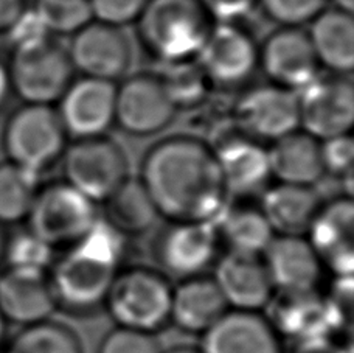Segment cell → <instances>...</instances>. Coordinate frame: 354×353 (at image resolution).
Listing matches in <instances>:
<instances>
[{
  "label": "cell",
  "instance_id": "obj_1",
  "mask_svg": "<svg viewBox=\"0 0 354 353\" xmlns=\"http://www.w3.org/2000/svg\"><path fill=\"white\" fill-rule=\"evenodd\" d=\"M140 182L168 223H214L229 193L214 150L194 136H171L143 157Z\"/></svg>",
  "mask_w": 354,
  "mask_h": 353
},
{
  "label": "cell",
  "instance_id": "obj_2",
  "mask_svg": "<svg viewBox=\"0 0 354 353\" xmlns=\"http://www.w3.org/2000/svg\"><path fill=\"white\" fill-rule=\"evenodd\" d=\"M126 254V237L103 218L48 269L56 308L84 316L104 308Z\"/></svg>",
  "mask_w": 354,
  "mask_h": 353
},
{
  "label": "cell",
  "instance_id": "obj_3",
  "mask_svg": "<svg viewBox=\"0 0 354 353\" xmlns=\"http://www.w3.org/2000/svg\"><path fill=\"white\" fill-rule=\"evenodd\" d=\"M137 25L145 48L174 64L198 60L214 24L199 0H149Z\"/></svg>",
  "mask_w": 354,
  "mask_h": 353
},
{
  "label": "cell",
  "instance_id": "obj_4",
  "mask_svg": "<svg viewBox=\"0 0 354 353\" xmlns=\"http://www.w3.org/2000/svg\"><path fill=\"white\" fill-rule=\"evenodd\" d=\"M173 287L154 268L120 269L104 300L117 327L156 335L171 324Z\"/></svg>",
  "mask_w": 354,
  "mask_h": 353
},
{
  "label": "cell",
  "instance_id": "obj_5",
  "mask_svg": "<svg viewBox=\"0 0 354 353\" xmlns=\"http://www.w3.org/2000/svg\"><path fill=\"white\" fill-rule=\"evenodd\" d=\"M11 92L25 105L53 106L73 81V66L67 47L47 37L31 46L12 48L6 64Z\"/></svg>",
  "mask_w": 354,
  "mask_h": 353
},
{
  "label": "cell",
  "instance_id": "obj_6",
  "mask_svg": "<svg viewBox=\"0 0 354 353\" xmlns=\"http://www.w3.org/2000/svg\"><path fill=\"white\" fill-rule=\"evenodd\" d=\"M0 141L6 161L41 174L64 154L67 132L53 106L24 103L6 118Z\"/></svg>",
  "mask_w": 354,
  "mask_h": 353
},
{
  "label": "cell",
  "instance_id": "obj_7",
  "mask_svg": "<svg viewBox=\"0 0 354 353\" xmlns=\"http://www.w3.org/2000/svg\"><path fill=\"white\" fill-rule=\"evenodd\" d=\"M97 204L67 182L41 187L28 213V230L56 249L78 243L98 221Z\"/></svg>",
  "mask_w": 354,
  "mask_h": 353
},
{
  "label": "cell",
  "instance_id": "obj_8",
  "mask_svg": "<svg viewBox=\"0 0 354 353\" xmlns=\"http://www.w3.org/2000/svg\"><path fill=\"white\" fill-rule=\"evenodd\" d=\"M64 182L92 203H104L129 176L123 147L106 136L78 138L62 154Z\"/></svg>",
  "mask_w": 354,
  "mask_h": 353
},
{
  "label": "cell",
  "instance_id": "obj_9",
  "mask_svg": "<svg viewBox=\"0 0 354 353\" xmlns=\"http://www.w3.org/2000/svg\"><path fill=\"white\" fill-rule=\"evenodd\" d=\"M219 246L214 223H168L154 239L153 257L159 273L185 280L216 263Z\"/></svg>",
  "mask_w": 354,
  "mask_h": 353
},
{
  "label": "cell",
  "instance_id": "obj_10",
  "mask_svg": "<svg viewBox=\"0 0 354 353\" xmlns=\"http://www.w3.org/2000/svg\"><path fill=\"white\" fill-rule=\"evenodd\" d=\"M297 97L301 131L320 142L350 134L354 123V87L348 75H319Z\"/></svg>",
  "mask_w": 354,
  "mask_h": 353
},
{
  "label": "cell",
  "instance_id": "obj_11",
  "mask_svg": "<svg viewBox=\"0 0 354 353\" xmlns=\"http://www.w3.org/2000/svg\"><path fill=\"white\" fill-rule=\"evenodd\" d=\"M179 112L159 75L138 73L126 78L115 92V123L136 137L159 134Z\"/></svg>",
  "mask_w": 354,
  "mask_h": 353
},
{
  "label": "cell",
  "instance_id": "obj_12",
  "mask_svg": "<svg viewBox=\"0 0 354 353\" xmlns=\"http://www.w3.org/2000/svg\"><path fill=\"white\" fill-rule=\"evenodd\" d=\"M67 52L73 71L84 78L115 83L132 66V44L124 28L95 19L72 36Z\"/></svg>",
  "mask_w": 354,
  "mask_h": 353
},
{
  "label": "cell",
  "instance_id": "obj_13",
  "mask_svg": "<svg viewBox=\"0 0 354 353\" xmlns=\"http://www.w3.org/2000/svg\"><path fill=\"white\" fill-rule=\"evenodd\" d=\"M233 120L245 137L272 143L300 129L299 97L274 84L252 87L239 97Z\"/></svg>",
  "mask_w": 354,
  "mask_h": 353
},
{
  "label": "cell",
  "instance_id": "obj_14",
  "mask_svg": "<svg viewBox=\"0 0 354 353\" xmlns=\"http://www.w3.org/2000/svg\"><path fill=\"white\" fill-rule=\"evenodd\" d=\"M198 62L210 84L236 87L248 83L260 66V47L238 24H216Z\"/></svg>",
  "mask_w": 354,
  "mask_h": 353
},
{
  "label": "cell",
  "instance_id": "obj_15",
  "mask_svg": "<svg viewBox=\"0 0 354 353\" xmlns=\"http://www.w3.org/2000/svg\"><path fill=\"white\" fill-rule=\"evenodd\" d=\"M260 67L270 84L299 93L319 77L320 64L306 31L280 27L260 47Z\"/></svg>",
  "mask_w": 354,
  "mask_h": 353
},
{
  "label": "cell",
  "instance_id": "obj_16",
  "mask_svg": "<svg viewBox=\"0 0 354 353\" xmlns=\"http://www.w3.org/2000/svg\"><path fill=\"white\" fill-rule=\"evenodd\" d=\"M266 310V319L278 336L295 344L331 338L336 332L326 296L311 291H275Z\"/></svg>",
  "mask_w": 354,
  "mask_h": 353
},
{
  "label": "cell",
  "instance_id": "obj_17",
  "mask_svg": "<svg viewBox=\"0 0 354 353\" xmlns=\"http://www.w3.org/2000/svg\"><path fill=\"white\" fill-rule=\"evenodd\" d=\"M324 268L345 279L354 273V207L351 197L322 204L306 235Z\"/></svg>",
  "mask_w": 354,
  "mask_h": 353
},
{
  "label": "cell",
  "instance_id": "obj_18",
  "mask_svg": "<svg viewBox=\"0 0 354 353\" xmlns=\"http://www.w3.org/2000/svg\"><path fill=\"white\" fill-rule=\"evenodd\" d=\"M115 83L84 77L68 86L56 109L67 136H106L115 123Z\"/></svg>",
  "mask_w": 354,
  "mask_h": 353
},
{
  "label": "cell",
  "instance_id": "obj_19",
  "mask_svg": "<svg viewBox=\"0 0 354 353\" xmlns=\"http://www.w3.org/2000/svg\"><path fill=\"white\" fill-rule=\"evenodd\" d=\"M213 280L230 310L263 311L275 293L261 255L227 251L214 263Z\"/></svg>",
  "mask_w": 354,
  "mask_h": 353
},
{
  "label": "cell",
  "instance_id": "obj_20",
  "mask_svg": "<svg viewBox=\"0 0 354 353\" xmlns=\"http://www.w3.org/2000/svg\"><path fill=\"white\" fill-rule=\"evenodd\" d=\"M56 310L46 271L5 268L0 273V313L6 323L28 327L52 319Z\"/></svg>",
  "mask_w": 354,
  "mask_h": 353
},
{
  "label": "cell",
  "instance_id": "obj_21",
  "mask_svg": "<svg viewBox=\"0 0 354 353\" xmlns=\"http://www.w3.org/2000/svg\"><path fill=\"white\" fill-rule=\"evenodd\" d=\"M261 257L275 291L317 289L325 271L308 238L300 235H275Z\"/></svg>",
  "mask_w": 354,
  "mask_h": 353
},
{
  "label": "cell",
  "instance_id": "obj_22",
  "mask_svg": "<svg viewBox=\"0 0 354 353\" xmlns=\"http://www.w3.org/2000/svg\"><path fill=\"white\" fill-rule=\"evenodd\" d=\"M201 353H283L281 339L261 311L229 310L202 335Z\"/></svg>",
  "mask_w": 354,
  "mask_h": 353
},
{
  "label": "cell",
  "instance_id": "obj_23",
  "mask_svg": "<svg viewBox=\"0 0 354 353\" xmlns=\"http://www.w3.org/2000/svg\"><path fill=\"white\" fill-rule=\"evenodd\" d=\"M227 193L249 197L266 190L270 174L268 148L245 136L229 137L213 148Z\"/></svg>",
  "mask_w": 354,
  "mask_h": 353
},
{
  "label": "cell",
  "instance_id": "obj_24",
  "mask_svg": "<svg viewBox=\"0 0 354 353\" xmlns=\"http://www.w3.org/2000/svg\"><path fill=\"white\" fill-rule=\"evenodd\" d=\"M229 310L213 277H189L173 288L171 324L182 332L202 336Z\"/></svg>",
  "mask_w": 354,
  "mask_h": 353
},
{
  "label": "cell",
  "instance_id": "obj_25",
  "mask_svg": "<svg viewBox=\"0 0 354 353\" xmlns=\"http://www.w3.org/2000/svg\"><path fill=\"white\" fill-rule=\"evenodd\" d=\"M272 178L283 184L314 187L325 176L320 141L297 129L268 148Z\"/></svg>",
  "mask_w": 354,
  "mask_h": 353
},
{
  "label": "cell",
  "instance_id": "obj_26",
  "mask_svg": "<svg viewBox=\"0 0 354 353\" xmlns=\"http://www.w3.org/2000/svg\"><path fill=\"white\" fill-rule=\"evenodd\" d=\"M320 207L314 187L278 182L266 188L260 209L275 235L305 237Z\"/></svg>",
  "mask_w": 354,
  "mask_h": 353
},
{
  "label": "cell",
  "instance_id": "obj_27",
  "mask_svg": "<svg viewBox=\"0 0 354 353\" xmlns=\"http://www.w3.org/2000/svg\"><path fill=\"white\" fill-rule=\"evenodd\" d=\"M320 67L337 75H348L354 67L353 12L326 8L311 22L306 31Z\"/></svg>",
  "mask_w": 354,
  "mask_h": 353
},
{
  "label": "cell",
  "instance_id": "obj_28",
  "mask_svg": "<svg viewBox=\"0 0 354 353\" xmlns=\"http://www.w3.org/2000/svg\"><path fill=\"white\" fill-rule=\"evenodd\" d=\"M104 221L123 237L147 234L159 218L140 179L128 178L104 201Z\"/></svg>",
  "mask_w": 354,
  "mask_h": 353
},
{
  "label": "cell",
  "instance_id": "obj_29",
  "mask_svg": "<svg viewBox=\"0 0 354 353\" xmlns=\"http://www.w3.org/2000/svg\"><path fill=\"white\" fill-rule=\"evenodd\" d=\"M214 226L221 244H225L227 251L239 254L263 255L272 238L275 237L261 209L254 207L230 209L227 206L214 221Z\"/></svg>",
  "mask_w": 354,
  "mask_h": 353
},
{
  "label": "cell",
  "instance_id": "obj_30",
  "mask_svg": "<svg viewBox=\"0 0 354 353\" xmlns=\"http://www.w3.org/2000/svg\"><path fill=\"white\" fill-rule=\"evenodd\" d=\"M41 187L39 173L10 161L0 162V226L27 221Z\"/></svg>",
  "mask_w": 354,
  "mask_h": 353
},
{
  "label": "cell",
  "instance_id": "obj_31",
  "mask_svg": "<svg viewBox=\"0 0 354 353\" xmlns=\"http://www.w3.org/2000/svg\"><path fill=\"white\" fill-rule=\"evenodd\" d=\"M2 353H83V345L71 327L48 319L22 327Z\"/></svg>",
  "mask_w": 354,
  "mask_h": 353
},
{
  "label": "cell",
  "instance_id": "obj_32",
  "mask_svg": "<svg viewBox=\"0 0 354 353\" xmlns=\"http://www.w3.org/2000/svg\"><path fill=\"white\" fill-rule=\"evenodd\" d=\"M33 10L52 36H73L93 21L91 0H36Z\"/></svg>",
  "mask_w": 354,
  "mask_h": 353
},
{
  "label": "cell",
  "instance_id": "obj_33",
  "mask_svg": "<svg viewBox=\"0 0 354 353\" xmlns=\"http://www.w3.org/2000/svg\"><path fill=\"white\" fill-rule=\"evenodd\" d=\"M55 252L56 251L52 246L25 229L15 235L6 237L3 263L6 268L11 269H31L48 273L56 260Z\"/></svg>",
  "mask_w": 354,
  "mask_h": 353
},
{
  "label": "cell",
  "instance_id": "obj_34",
  "mask_svg": "<svg viewBox=\"0 0 354 353\" xmlns=\"http://www.w3.org/2000/svg\"><path fill=\"white\" fill-rule=\"evenodd\" d=\"M163 67H165V73L159 77L177 108L183 105H194L198 100L205 97L207 84H210V81L202 72L198 60L163 64Z\"/></svg>",
  "mask_w": 354,
  "mask_h": 353
},
{
  "label": "cell",
  "instance_id": "obj_35",
  "mask_svg": "<svg viewBox=\"0 0 354 353\" xmlns=\"http://www.w3.org/2000/svg\"><path fill=\"white\" fill-rule=\"evenodd\" d=\"M330 0H258L266 16L280 27H301L311 24L322 11L328 8Z\"/></svg>",
  "mask_w": 354,
  "mask_h": 353
},
{
  "label": "cell",
  "instance_id": "obj_36",
  "mask_svg": "<svg viewBox=\"0 0 354 353\" xmlns=\"http://www.w3.org/2000/svg\"><path fill=\"white\" fill-rule=\"evenodd\" d=\"M320 151L325 174H333L345 182L346 188H348V194L351 197L354 163V142L351 134L322 141Z\"/></svg>",
  "mask_w": 354,
  "mask_h": 353
},
{
  "label": "cell",
  "instance_id": "obj_37",
  "mask_svg": "<svg viewBox=\"0 0 354 353\" xmlns=\"http://www.w3.org/2000/svg\"><path fill=\"white\" fill-rule=\"evenodd\" d=\"M156 335L117 327L104 336L98 353H162Z\"/></svg>",
  "mask_w": 354,
  "mask_h": 353
},
{
  "label": "cell",
  "instance_id": "obj_38",
  "mask_svg": "<svg viewBox=\"0 0 354 353\" xmlns=\"http://www.w3.org/2000/svg\"><path fill=\"white\" fill-rule=\"evenodd\" d=\"M148 2L149 0H91V6L95 21L124 28V25L137 22Z\"/></svg>",
  "mask_w": 354,
  "mask_h": 353
},
{
  "label": "cell",
  "instance_id": "obj_39",
  "mask_svg": "<svg viewBox=\"0 0 354 353\" xmlns=\"http://www.w3.org/2000/svg\"><path fill=\"white\" fill-rule=\"evenodd\" d=\"M5 35L8 36L12 48L31 46V44H37L47 39V37H52L33 8H25V11L17 17V21L11 25V28Z\"/></svg>",
  "mask_w": 354,
  "mask_h": 353
},
{
  "label": "cell",
  "instance_id": "obj_40",
  "mask_svg": "<svg viewBox=\"0 0 354 353\" xmlns=\"http://www.w3.org/2000/svg\"><path fill=\"white\" fill-rule=\"evenodd\" d=\"M213 22L236 24L258 6V0H199Z\"/></svg>",
  "mask_w": 354,
  "mask_h": 353
},
{
  "label": "cell",
  "instance_id": "obj_41",
  "mask_svg": "<svg viewBox=\"0 0 354 353\" xmlns=\"http://www.w3.org/2000/svg\"><path fill=\"white\" fill-rule=\"evenodd\" d=\"M27 8L25 0H0V35H5Z\"/></svg>",
  "mask_w": 354,
  "mask_h": 353
},
{
  "label": "cell",
  "instance_id": "obj_42",
  "mask_svg": "<svg viewBox=\"0 0 354 353\" xmlns=\"http://www.w3.org/2000/svg\"><path fill=\"white\" fill-rule=\"evenodd\" d=\"M292 353H346L345 349L340 347L331 338L315 339L301 344H295Z\"/></svg>",
  "mask_w": 354,
  "mask_h": 353
},
{
  "label": "cell",
  "instance_id": "obj_43",
  "mask_svg": "<svg viewBox=\"0 0 354 353\" xmlns=\"http://www.w3.org/2000/svg\"><path fill=\"white\" fill-rule=\"evenodd\" d=\"M10 93H11V84H10V77H8V69H6L5 62L0 61V109L5 106Z\"/></svg>",
  "mask_w": 354,
  "mask_h": 353
},
{
  "label": "cell",
  "instance_id": "obj_44",
  "mask_svg": "<svg viewBox=\"0 0 354 353\" xmlns=\"http://www.w3.org/2000/svg\"><path fill=\"white\" fill-rule=\"evenodd\" d=\"M162 353H201L199 347H188V345H177V347L169 349Z\"/></svg>",
  "mask_w": 354,
  "mask_h": 353
},
{
  "label": "cell",
  "instance_id": "obj_45",
  "mask_svg": "<svg viewBox=\"0 0 354 353\" xmlns=\"http://www.w3.org/2000/svg\"><path fill=\"white\" fill-rule=\"evenodd\" d=\"M334 3H336V8H340L344 11H348L353 12L354 8V0H333Z\"/></svg>",
  "mask_w": 354,
  "mask_h": 353
},
{
  "label": "cell",
  "instance_id": "obj_46",
  "mask_svg": "<svg viewBox=\"0 0 354 353\" xmlns=\"http://www.w3.org/2000/svg\"><path fill=\"white\" fill-rule=\"evenodd\" d=\"M6 327H8V323H6L2 313H0V349L3 347L6 341Z\"/></svg>",
  "mask_w": 354,
  "mask_h": 353
},
{
  "label": "cell",
  "instance_id": "obj_47",
  "mask_svg": "<svg viewBox=\"0 0 354 353\" xmlns=\"http://www.w3.org/2000/svg\"><path fill=\"white\" fill-rule=\"evenodd\" d=\"M5 244H6V237L2 230V226H0V262H3V252H5Z\"/></svg>",
  "mask_w": 354,
  "mask_h": 353
}]
</instances>
